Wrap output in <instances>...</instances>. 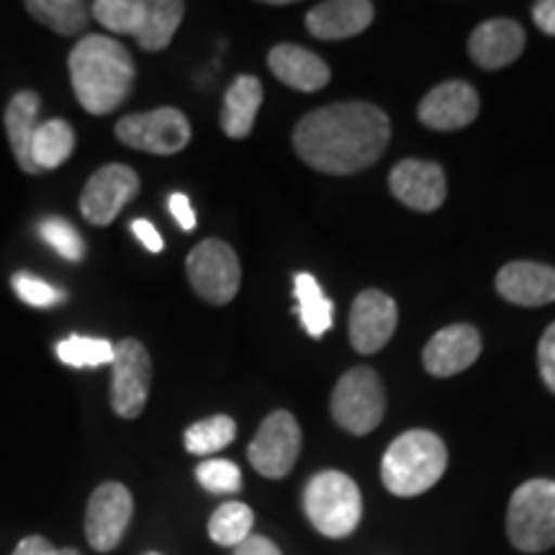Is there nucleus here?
Listing matches in <instances>:
<instances>
[{
    "instance_id": "35",
    "label": "nucleus",
    "mask_w": 555,
    "mask_h": 555,
    "mask_svg": "<svg viewBox=\"0 0 555 555\" xmlns=\"http://www.w3.org/2000/svg\"><path fill=\"white\" fill-rule=\"evenodd\" d=\"M170 214L176 217V221L180 224V229L191 232L196 227V214H193V206L185 193H172L170 196Z\"/></svg>"
},
{
    "instance_id": "5",
    "label": "nucleus",
    "mask_w": 555,
    "mask_h": 555,
    "mask_svg": "<svg viewBox=\"0 0 555 555\" xmlns=\"http://www.w3.org/2000/svg\"><path fill=\"white\" fill-rule=\"evenodd\" d=\"M506 535L522 553H545L555 547V481L532 478L509 499Z\"/></svg>"
},
{
    "instance_id": "23",
    "label": "nucleus",
    "mask_w": 555,
    "mask_h": 555,
    "mask_svg": "<svg viewBox=\"0 0 555 555\" xmlns=\"http://www.w3.org/2000/svg\"><path fill=\"white\" fill-rule=\"evenodd\" d=\"M294 291L298 298V317H301L304 330L311 337L327 335L332 322H335V307L324 294L319 281L311 273H298L294 281Z\"/></svg>"
},
{
    "instance_id": "29",
    "label": "nucleus",
    "mask_w": 555,
    "mask_h": 555,
    "mask_svg": "<svg viewBox=\"0 0 555 555\" xmlns=\"http://www.w3.org/2000/svg\"><path fill=\"white\" fill-rule=\"evenodd\" d=\"M234 437H237V425H234L232 416L217 414L185 429L183 442L185 450L193 455H214L219 450H224Z\"/></svg>"
},
{
    "instance_id": "22",
    "label": "nucleus",
    "mask_w": 555,
    "mask_h": 555,
    "mask_svg": "<svg viewBox=\"0 0 555 555\" xmlns=\"http://www.w3.org/2000/svg\"><path fill=\"white\" fill-rule=\"evenodd\" d=\"M262 106V82L255 75H240L224 93L221 129L229 139H245L255 127Z\"/></svg>"
},
{
    "instance_id": "1",
    "label": "nucleus",
    "mask_w": 555,
    "mask_h": 555,
    "mask_svg": "<svg viewBox=\"0 0 555 555\" xmlns=\"http://www.w3.org/2000/svg\"><path fill=\"white\" fill-rule=\"evenodd\" d=\"M391 139L386 111L347 101L311 111L294 129L296 155L327 176H352L371 168Z\"/></svg>"
},
{
    "instance_id": "8",
    "label": "nucleus",
    "mask_w": 555,
    "mask_h": 555,
    "mask_svg": "<svg viewBox=\"0 0 555 555\" xmlns=\"http://www.w3.org/2000/svg\"><path fill=\"white\" fill-rule=\"evenodd\" d=\"M111 371V406L124 420H134L144 412L150 399L152 360L147 347L134 337L116 343Z\"/></svg>"
},
{
    "instance_id": "11",
    "label": "nucleus",
    "mask_w": 555,
    "mask_h": 555,
    "mask_svg": "<svg viewBox=\"0 0 555 555\" xmlns=\"http://www.w3.org/2000/svg\"><path fill=\"white\" fill-rule=\"evenodd\" d=\"M134 515L131 491L119 481H106L90 494L86 512V535L93 551L111 553L121 543Z\"/></svg>"
},
{
    "instance_id": "9",
    "label": "nucleus",
    "mask_w": 555,
    "mask_h": 555,
    "mask_svg": "<svg viewBox=\"0 0 555 555\" xmlns=\"http://www.w3.org/2000/svg\"><path fill=\"white\" fill-rule=\"evenodd\" d=\"M116 137L127 147L150 152V155H176L191 142V124L183 111L155 108L131 114L116 124Z\"/></svg>"
},
{
    "instance_id": "4",
    "label": "nucleus",
    "mask_w": 555,
    "mask_h": 555,
    "mask_svg": "<svg viewBox=\"0 0 555 555\" xmlns=\"http://www.w3.org/2000/svg\"><path fill=\"white\" fill-rule=\"evenodd\" d=\"M304 509L324 538H347L363 517V499L358 483L343 470H322L307 483Z\"/></svg>"
},
{
    "instance_id": "38",
    "label": "nucleus",
    "mask_w": 555,
    "mask_h": 555,
    "mask_svg": "<svg viewBox=\"0 0 555 555\" xmlns=\"http://www.w3.org/2000/svg\"><path fill=\"white\" fill-rule=\"evenodd\" d=\"M532 21H535L540 31L555 37V0H540V3L532 5Z\"/></svg>"
},
{
    "instance_id": "6",
    "label": "nucleus",
    "mask_w": 555,
    "mask_h": 555,
    "mask_svg": "<svg viewBox=\"0 0 555 555\" xmlns=\"http://www.w3.org/2000/svg\"><path fill=\"white\" fill-rule=\"evenodd\" d=\"M332 416L350 435L373 433L386 414V388L378 373L358 365L337 380L330 401Z\"/></svg>"
},
{
    "instance_id": "12",
    "label": "nucleus",
    "mask_w": 555,
    "mask_h": 555,
    "mask_svg": "<svg viewBox=\"0 0 555 555\" xmlns=\"http://www.w3.org/2000/svg\"><path fill=\"white\" fill-rule=\"evenodd\" d=\"M139 193V176L129 165L111 163L95 170L82 189L80 214L90 224L108 227Z\"/></svg>"
},
{
    "instance_id": "20",
    "label": "nucleus",
    "mask_w": 555,
    "mask_h": 555,
    "mask_svg": "<svg viewBox=\"0 0 555 555\" xmlns=\"http://www.w3.org/2000/svg\"><path fill=\"white\" fill-rule=\"evenodd\" d=\"M268 67L283 86L301 90V93H314L327 86L332 73L330 65L319 54L304 50L296 44H278L268 52Z\"/></svg>"
},
{
    "instance_id": "7",
    "label": "nucleus",
    "mask_w": 555,
    "mask_h": 555,
    "mask_svg": "<svg viewBox=\"0 0 555 555\" xmlns=\"http://www.w3.org/2000/svg\"><path fill=\"white\" fill-rule=\"evenodd\" d=\"M189 281L196 294L214 307H224L237 296L242 283L240 258L227 242L204 240L191 249L189 260Z\"/></svg>"
},
{
    "instance_id": "24",
    "label": "nucleus",
    "mask_w": 555,
    "mask_h": 555,
    "mask_svg": "<svg viewBox=\"0 0 555 555\" xmlns=\"http://www.w3.org/2000/svg\"><path fill=\"white\" fill-rule=\"evenodd\" d=\"M185 16V3L180 0H150L147 18L139 31V47L147 52H163L176 37L180 21Z\"/></svg>"
},
{
    "instance_id": "39",
    "label": "nucleus",
    "mask_w": 555,
    "mask_h": 555,
    "mask_svg": "<svg viewBox=\"0 0 555 555\" xmlns=\"http://www.w3.org/2000/svg\"><path fill=\"white\" fill-rule=\"evenodd\" d=\"M57 551L60 547H54L47 538L29 535V538L21 540V543L16 545V551H13V555H57Z\"/></svg>"
},
{
    "instance_id": "17",
    "label": "nucleus",
    "mask_w": 555,
    "mask_h": 555,
    "mask_svg": "<svg viewBox=\"0 0 555 555\" xmlns=\"http://www.w3.org/2000/svg\"><path fill=\"white\" fill-rule=\"evenodd\" d=\"M496 291L517 307H545L555 301V268L530 260L509 262L496 273Z\"/></svg>"
},
{
    "instance_id": "18",
    "label": "nucleus",
    "mask_w": 555,
    "mask_h": 555,
    "mask_svg": "<svg viewBox=\"0 0 555 555\" xmlns=\"http://www.w3.org/2000/svg\"><path fill=\"white\" fill-rule=\"evenodd\" d=\"M525 50V29L512 18H491L476 26L468 39L470 60L483 69H502L519 60Z\"/></svg>"
},
{
    "instance_id": "13",
    "label": "nucleus",
    "mask_w": 555,
    "mask_h": 555,
    "mask_svg": "<svg viewBox=\"0 0 555 555\" xmlns=\"http://www.w3.org/2000/svg\"><path fill=\"white\" fill-rule=\"evenodd\" d=\"M399 324V309L391 296L378 288H367L350 309V343L360 356L384 350Z\"/></svg>"
},
{
    "instance_id": "25",
    "label": "nucleus",
    "mask_w": 555,
    "mask_h": 555,
    "mask_svg": "<svg viewBox=\"0 0 555 555\" xmlns=\"http://www.w3.org/2000/svg\"><path fill=\"white\" fill-rule=\"evenodd\" d=\"M75 150V131L67 121L50 119L37 127L31 142L34 165L41 170H54L65 165Z\"/></svg>"
},
{
    "instance_id": "37",
    "label": "nucleus",
    "mask_w": 555,
    "mask_h": 555,
    "mask_svg": "<svg viewBox=\"0 0 555 555\" xmlns=\"http://www.w3.org/2000/svg\"><path fill=\"white\" fill-rule=\"evenodd\" d=\"M234 555H283L278 551V545L273 540L262 538V535H249L245 543H240L234 547Z\"/></svg>"
},
{
    "instance_id": "21",
    "label": "nucleus",
    "mask_w": 555,
    "mask_h": 555,
    "mask_svg": "<svg viewBox=\"0 0 555 555\" xmlns=\"http://www.w3.org/2000/svg\"><path fill=\"white\" fill-rule=\"evenodd\" d=\"M37 119H39V95L34 90H21L5 108V131H9V142L16 157L18 168L29 176H37L39 168L34 165L31 157V142L37 134Z\"/></svg>"
},
{
    "instance_id": "3",
    "label": "nucleus",
    "mask_w": 555,
    "mask_h": 555,
    "mask_svg": "<svg viewBox=\"0 0 555 555\" xmlns=\"http://www.w3.org/2000/svg\"><path fill=\"white\" fill-rule=\"evenodd\" d=\"M448 468V448L429 429H409L388 446L380 478L391 494L420 496L440 481Z\"/></svg>"
},
{
    "instance_id": "34",
    "label": "nucleus",
    "mask_w": 555,
    "mask_h": 555,
    "mask_svg": "<svg viewBox=\"0 0 555 555\" xmlns=\"http://www.w3.org/2000/svg\"><path fill=\"white\" fill-rule=\"evenodd\" d=\"M538 367L545 386L555 393V322L543 332L538 345Z\"/></svg>"
},
{
    "instance_id": "16",
    "label": "nucleus",
    "mask_w": 555,
    "mask_h": 555,
    "mask_svg": "<svg viewBox=\"0 0 555 555\" xmlns=\"http://www.w3.org/2000/svg\"><path fill=\"white\" fill-rule=\"evenodd\" d=\"M481 335L474 324H450V327L435 332L422 352L425 371L435 378H450L468 371L481 356Z\"/></svg>"
},
{
    "instance_id": "30",
    "label": "nucleus",
    "mask_w": 555,
    "mask_h": 555,
    "mask_svg": "<svg viewBox=\"0 0 555 555\" xmlns=\"http://www.w3.org/2000/svg\"><path fill=\"white\" fill-rule=\"evenodd\" d=\"M57 358L73 367H99L114 360V345L103 337H67L57 345Z\"/></svg>"
},
{
    "instance_id": "36",
    "label": "nucleus",
    "mask_w": 555,
    "mask_h": 555,
    "mask_svg": "<svg viewBox=\"0 0 555 555\" xmlns=\"http://www.w3.org/2000/svg\"><path fill=\"white\" fill-rule=\"evenodd\" d=\"M131 232H134V237H137L139 242H142V245L147 247L150 253H163L165 242H163V237H159L157 229L152 227L147 219H137V221H131Z\"/></svg>"
},
{
    "instance_id": "2",
    "label": "nucleus",
    "mask_w": 555,
    "mask_h": 555,
    "mask_svg": "<svg viewBox=\"0 0 555 555\" xmlns=\"http://www.w3.org/2000/svg\"><path fill=\"white\" fill-rule=\"evenodd\" d=\"M69 82L88 114L106 116L129 99L134 86V60L116 39L88 34L69 52Z\"/></svg>"
},
{
    "instance_id": "14",
    "label": "nucleus",
    "mask_w": 555,
    "mask_h": 555,
    "mask_svg": "<svg viewBox=\"0 0 555 555\" xmlns=\"http://www.w3.org/2000/svg\"><path fill=\"white\" fill-rule=\"evenodd\" d=\"M388 185L401 204L420 214L437 211L448 198L446 170L429 159H401L388 176Z\"/></svg>"
},
{
    "instance_id": "27",
    "label": "nucleus",
    "mask_w": 555,
    "mask_h": 555,
    "mask_svg": "<svg viewBox=\"0 0 555 555\" xmlns=\"http://www.w3.org/2000/svg\"><path fill=\"white\" fill-rule=\"evenodd\" d=\"M255 515L247 504L227 502L208 519V538L221 547H237L253 535Z\"/></svg>"
},
{
    "instance_id": "41",
    "label": "nucleus",
    "mask_w": 555,
    "mask_h": 555,
    "mask_svg": "<svg viewBox=\"0 0 555 555\" xmlns=\"http://www.w3.org/2000/svg\"><path fill=\"white\" fill-rule=\"evenodd\" d=\"M144 555H163V553H144Z\"/></svg>"
},
{
    "instance_id": "32",
    "label": "nucleus",
    "mask_w": 555,
    "mask_h": 555,
    "mask_svg": "<svg viewBox=\"0 0 555 555\" xmlns=\"http://www.w3.org/2000/svg\"><path fill=\"white\" fill-rule=\"evenodd\" d=\"M39 234L47 245L57 249L62 258L80 260L82 255H86V242H82L80 234L75 232V227L65 219H57V217L44 219L39 224Z\"/></svg>"
},
{
    "instance_id": "10",
    "label": "nucleus",
    "mask_w": 555,
    "mask_h": 555,
    "mask_svg": "<svg viewBox=\"0 0 555 555\" xmlns=\"http://www.w3.org/2000/svg\"><path fill=\"white\" fill-rule=\"evenodd\" d=\"M298 453H301V427L286 409L268 414L247 448L253 468L266 478L288 476L296 466Z\"/></svg>"
},
{
    "instance_id": "31",
    "label": "nucleus",
    "mask_w": 555,
    "mask_h": 555,
    "mask_svg": "<svg viewBox=\"0 0 555 555\" xmlns=\"http://www.w3.org/2000/svg\"><path fill=\"white\" fill-rule=\"evenodd\" d=\"M196 478L211 494H237L242 489L240 466L232 461H221V457H211V461L201 463L196 468Z\"/></svg>"
},
{
    "instance_id": "40",
    "label": "nucleus",
    "mask_w": 555,
    "mask_h": 555,
    "mask_svg": "<svg viewBox=\"0 0 555 555\" xmlns=\"http://www.w3.org/2000/svg\"><path fill=\"white\" fill-rule=\"evenodd\" d=\"M57 555H80L75 547H62V551H57Z\"/></svg>"
},
{
    "instance_id": "15",
    "label": "nucleus",
    "mask_w": 555,
    "mask_h": 555,
    "mask_svg": "<svg viewBox=\"0 0 555 555\" xmlns=\"http://www.w3.org/2000/svg\"><path fill=\"white\" fill-rule=\"evenodd\" d=\"M478 111H481V99L476 88L466 80H448L429 90L416 108V116L427 129L457 131L474 124Z\"/></svg>"
},
{
    "instance_id": "28",
    "label": "nucleus",
    "mask_w": 555,
    "mask_h": 555,
    "mask_svg": "<svg viewBox=\"0 0 555 555\" xmlns=\"http://www.w3.org/2000/svg\"><path fill=\"white\" fill-rule=\"evenodd\" d=\"M150 0H99L90 5V13L99 21L103 29L114 34H129L139 37L144 18H147Z\"/></svg>"
},
{
    "instance_id": "26",
    "label": "nucleus",
    "mask_w": 555,
    "mask_h": 555,
    "mask_svg": "<svg viewBox=\"0 0 555 555\" xmlns=\"http://www.w3.org/2000/svg\"><path fill=\"white\" fill-rule=\"evenodd\" d=\"M26 11L31 13L39 24L50 26L54 34L73 37V34L86 31L90 9L80 0H29Z\"/></svg>"
},
{
    "instance_id": "33",
    "label": "nucleus",
    "mask_w": 555,
    "mask_h": 555,
    "mask_svg": "<svg viewBox=\"0 0 555 555\" xmlns=\"http://www.w3.org/2000/svg\"><path fill=\"white\" fill-rule=\"evenodd\" d=\"M13 288H16L21 301H26L29 307H54V304H60L65 298V294L60 288H54L52 283L29 273L13 275Z\"/></svg>"
},
{
    "instance_id": "19",
    "label": "nucleus",
    "mask_w": 555,
    "mask_h": 555,
    "mask_svg": "<svg viewBox=\"0 0 555 555\" xmlns=\"http://www.w3.org/2000/svg\"><path fill=\"white\" fill-rule=\"evenodd\" d=\"M376 18V5L367 0H330L307 13V29L311 37L339 41L363 34Z\"/></svg>"
}]
</instances>
